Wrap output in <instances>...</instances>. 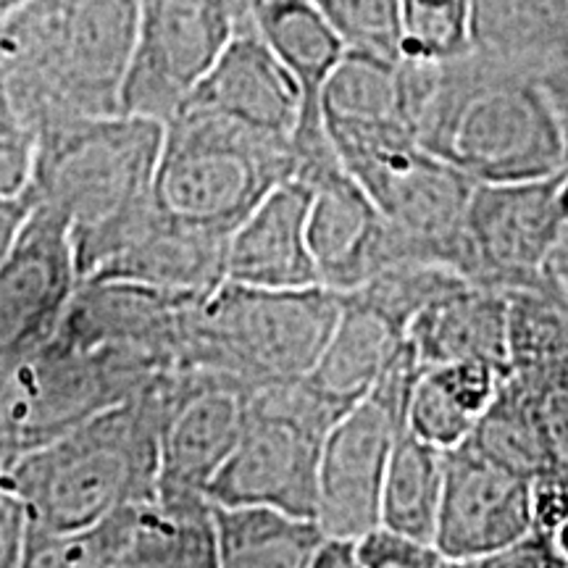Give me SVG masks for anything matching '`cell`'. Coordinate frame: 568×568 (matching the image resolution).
Returning <instances> with one entry per match:
<instances>
[{
  "mask_svg": "<svg viewBox=\"0 0 568 568\" xmlns=\"http://www.w3.org/2000/svg\"><path fill=\"white\" fill-rule=\"evenodd\" d=\"M364 568H443L445 556L435 542L376 527L366 537L355 539Z\"/></svg>",
  "mask_w": 568,
  "mask_h": 568,
  "instance_id": "33",
  "label": "cell"
},
{
  "mask_svg": "<svg viewBox=\"0 0 568 568\" xmlns=\"http://www.w3.org/2000/svg\"><path fill=\"white\" fill-rule=\"evenodd\" d=\"M163 124L134 113L80 119L38 140L30 201L69 222L80 284L155 216Z\"/></svg>",
  "mask_w": 568,
  "mask_h": 568,
  "instance_id": "2",
  "label": "cell"
},
{
  "mask_svg": "<svg viewBox=\"0 0 568 568\" xmlns=\"http://www.w3.org/2000/svg\"><path fill=\"white\" fill-rule=\"evenodd\" d=\"M21 3H27V0H0V19H3L6 13H11L13 9H19Z\"/></svg>",
  "mask_w": 568,
  "mask_h": 568,
  "instance_id": "41",
  "label": "cell"
},
{
  "mask_svg": "<svg viewBox=\"0 0 568 568\" xmlns=\"http://www.w3.org/2000/svg\"><path fill=\"white\" fill-rule=\"evenodd\" d=\"M568 518V485L556 479H537L531 487V521L537 531L558 535Z\"/></svg>",
  "mask_w": 568,
  "mask_h": 568,
  "instance_id": "36",
  "label": "cell"
},
{
  "mask_svg": "<svg viewBox=\"0 0 568 568\" xmlns=\"http://www.w3.org/2000/svg\"><path fill=\"white\" fill-rule=\"evenodd\" d=\"M172 379L90 416L13 460L9 474L24 497L34 531L84 529L153 500Z\"/></svg>",
  "mask_w": 568,
  "mask_h": 568,
  "instance_id": "3",
  "label": "cell"
},
{
  "mask_svg": "<svg viewBox=\"0 0 568 568\" xmlns=\"http://www.w3.org/2000/svg\"><path fill=\"white\" fill-rule=\"evenodd\" d=\"M80 290L69 222L45 203H32L0 264V372L40 351L59 329Z\"/></svg>",
  "mask_w": 568,
  "mask_h": 568,
  "instance_id": "12",
  "label": "cell"
},
{
  "mask_svg": "<svg viewBox=\"0 0 568 568\" xmlns=\"http://www.w3.org/2000/svg\"><path fill=\"white\" fill-rule=\"evenodd\" d=\"M32 535L24 497L13 485L9 466L0 460V568H21Z\"/></svg>",
  "mask_w": 568,
  "mask_h": 568,
  "instance_id": "34",
  "label": "cell"
},
{
  "mask_svg": "<svg viewBox=\"0 0 568 568\" xmlns=\"http://www.w3.org/2000/svg\"><path fill=\"white\" fill-rule=\"evenodd\" d=\"M545 284L550 293L568 305V224L560 232L556 247H552L548 264H545Z\"/></svg>",
  "mask_w": 568,
  "mask_h": 568,
  "instance_id": "38",
  "label": "cell"
},
{
  "mask_svg": "<svg viewBox=\"0 0 568 568\" xmlns=\"http://www.w3.org/2000/svg\"><path fill=\"white\" fill-rule=\"evenodd\" d=\"M503 376L500 368L477 361L422 366L410 389L406 426L426 443L453 450L471 437Z\"/></svg>",
  "mask_w": 568,
  "mask_h": 568,
  "instance_id": "23",
  "label": "cell"
},
{
  "mask_svg": "<svg viewBox=\"0 0 568 568\" xmlns=\"http://www.w3.org/2000/svg\"><path fill=\"white\" fill-rule=\"evenodd\" d=\"M418 140L477 184L545 180L568 166L566 126L548 92L487 74L474 53L437 63Z\"/></svg>",
  "mask_w": 568,
  "mask_h": 568,
  "instance_id": "4",
  "label": "cell"
},
{
  "mask_svg": "<svg viewBox=\"0 0 568 568\" xmlns=\"http://www.w3.org/2000/svg\"><path fill=\"white\" fill-rule=\"evenodd\" d=\"M556 542H558V548H560V552H564V558H566V564H568V518H566L564 527L558 529Z\"/></svg>",
  "mask_w": 568,
  "mask_h": 568,
  "instance_id": "40",
  "label": "cell"
},
{
  "mask_svg": "<svg viewBox=\"0 0 568 568\" xmlns=\"http://www.w3.org/2000/svg\"><path fill=\"white\" fill-rule=\"evenodd\" d=\"M445 453L410 429L403 432L382 487V527L435 542L445 487Z\"/></svg>",
  "mask_w": 568,
  "mask_h": 568,
  "instance_id": "26",
  "label": "cell"
},
{
  "mask_svg": "<svg viewBox=\"0 0 568 568\" xmlns=\"http://www.w3.org/2000/svg\"><path fill=\"white\" fill-rule=\"evenodd\" d=\"M187 103L287 140H295L305 109L301 84L268 45L255 11Z\"/></svg>",
  "mask_w": 568,
  "mask_h": 568,
  "instance_id": "16",
  "label": "cell"
},
{
  "mask_svg": "<svg viewBox=\"0 0 568 568\" xmlns=\"http://www.w3.org/2000/svg\"><path fill=\"white\" fill-rule=\"evenodd\" d=\"M447 564H450V568H568L556 537L537 529H531L527 537L516 539L508 548L489 552V556L447 560Z\"/></svg>",
  "mask_w": 568,
  "mask_h": 568,
  "instance_id": "35",
  "label": "cell"
},
{
  "mask_svg": "<svg viewBox=\"0 0 568 568\" xmlns=\"http://www.w3.org/2000/svg\"><path fill=\"white\" fill-rule=\"evenodd\" d=\"M527 403L542 453L545 477L568 485V355L508 372Z\"/></svg>",
  "mask_w": 568,
  "mask_h": 568,
  "instance_id": "28",
  "label": "cell"
},
{
  "mask_svg": "<svg viewBox=\"0 0 568 568\" xmlns=\"http://www.w3.org/2000/svg\"><path fill=\"white\" fill-rule=\"evenodd\" d=\"M566 169L545 180L474 187L464 216L468 282L545 290V264L568 224L560 203Z\"/></svg>",
  "mask_w": 568,
  "mask_h": 568,
  "instance_id": "11",
  "label": "cell"
},
{
  "mask_svg": "<svg viewBox=\"0 0 568 568\" xmlns=\"http://www.w3.org/2000/svg\"><path fill=\"white\" fill-rule=\"evenodd\" d=\"M324 124L347 174L372 197L410 258L466 276L464 216L477 182L424 148L414 126L403 122L324 119Z\"/></svg>",
  "mask_w": 568,
  "mask_h": 568,
  "instance_id": "7",
  "label": "cell"
},
{
  "mask_svg": "<svg viewBox=\"0 0 568 568\" xmlns=\"http://www.w3.org/2000/svg\"><path fill=\"white\" fill-rule=\"evenodd\" d=\"M471 0H403V59L447 63L471 53Z\"/></svg>",
  "mask_w": 568,
  "mask_h": 568,
  "instance_id": "31",
  "label": "cell"
},
{
  "mask_svg": "<svg viewBox=\"0 0 568 568\" xmlns=\"http://www.w3.org/2000/svg\"><path fill=\"white\" fill-rule=\"evenodd\" d=\"M255 21L284 67L301 84L305 109L295 134V148L318 145L329 138L322 95L329 77L343 63L347 45L329 19L311 0H272L255 6Z\"/></svg>",
  "mask_w": 568,
  "mask_h": 568,
  "instance_id": "20",
  "label": "cell"
},
{
  "mask_svg": "<svg viewBox=\"0 0 568 568\" xmlns=\"http://www.w3.org/2000/svg\"><path fill=\"white\" fill-rule=\"evenodd\" d=\"M226 240L169 222L155 209L151 222L88 282H132L201 301L226 280Z\"/></svg>",
  "mask_w": 568,
  "mask_h": 568,
  "instance_id": "18",
  "label": "cell"
},
{
  "mask_svg": "<svg viewBox=\"0 0 568 568\" xmlns=\"http://www.w3.org/2000/svg\"><path fill=\"white\" fill-rule=\"evenodd\" d=\"M418 366L477 361L508 372V293L466 282L439 295L408 324Z\"/></svg>",
  "mask_w": 568,
  "mask_h": 568,
  "instance_id": "19",
  "label": "cell"
},
{
  "mask_svg": "<svg viewBox=\"0 0 568 568\" xmlns=\"http://www.w3.org/2000/svg\"><path fill=\"white\" fill-rule=\"evenodd\" d=\"M422 366L403 345L374 393L332 426L318 466L316 521L332 539H361L382 527V487L406 426L410 389Z\"/></svg>",
  "mask_w": 568,
  "mask_h": 568,
  "instance_id": "9",
  "label": "cell"
},
{
  "mask_svg": "<svg viewBox=\"0 0 568 568\" xmlns=\"http://www.w3.org/2000/svg\"><path fill=\"white\" fill-rule=\"evenodd\" d=\"M403 345L406 332L393 318L361 297L343 295L335 332L305 382L347 414L374 393Z\"/></svg>",
  "mask_w": 568,
  "mask_h": 568,
  "instance_id": "21",
  "label": "cell"
},
{
  "mask_svg": "<svg viewBox=\"0 0 568 568\" xmlns=\"http://www.w3.org/2000/svg\"><path fill=\"white\" fill-rule=\"evenodd\" d=\"M295 140L184 103L163 124L155 209L169 222L230 234L264 197L295 176Z\"/></svg>",
  "mask_w": 568,
  "mask_h": 568,
  "instance_id": "6",
  "label": "cell"
},
{
  "mask_svg": "<svg viewBox=\"0 0 568 568\" xmlns=\"http://www.w3.org/2000/svg\"><path fill=\"white\" fill-rule=\"evenodd\" d=\"M339 311L343 295L322 284L268 290L224 280L190 308L182 372L216 376L245 393L301 382L322 358Z\"/></svg>",
  "mask_w": 568,
  "mask_h": 568,
  "instance_id": "5",
  "label": "cell"
},
{
  "mask_svg": "<svg viewBox=\"0 0 568 568\" xmlns=\"http://www.w3.org/2000/svg\"><path fill=\"white\" fill-rule=\"evenodd\" d=\"M253 11V0H140L122 111L166 124Z\"/></svg>",
  "mask_w": 568,
  "mask_h": 568,
  "instance_id": "10",
  "label": "cell"
},
{
  "mask_svg": "<svg viewBox=\"0 0 568 568\" xmlns=\"http://www.w3.org/2000/svg\"><path fill=\"white\" fill-rule=\"evenodd\" d=\"M466 443L493 464L508 468L518 477L531 481L545 477L542 453H539L527 403H524L516 382L508 374L503 376L493 403L481 414L479 424L474 426L471 437Z\"/></svg>",
  "mask_w": 568,
  "mask_h": 568,
  "instance_id": "27",
  "label": "cell"
},
{
  "mask_svg": "<svg viewBox=\"0 0 568 568\" xmlns=\"http://www.w3.org/2000/svg\"><path fill=\"white\" fill-rule=\"evenodd\" d=\"M311 568H364L358 558V548L353 539H332L326 537L322 550L316 552Z\"/></svg>",
  "mask_w": 568,
  "mask_h": 568,
  "instance_id": "39",
  "label": "cell"
},
{
  "mask_svg": "<svg viewBox=\"0 0 568 568\" xmlns=\"http://www.w3.org/2000/svg\"><path fill=\"white\" fill-rule=\"evenodd\" d=\"M311 187L287 180L274 187L226 240V282L268 290L316 287L308 245Z\"/></svg>",
  "mask_w": 568,
  "mask_h": 568,
  "instance_id": "17",
  "label": "cell"
},
{
  "mask_svg": "<svg viewBox=\"0 0 568 568\" xmlns=\"http://www.w3.org/2000/svg\"><path fill=\"white\" fill-rule=\"evenodd\" d=\"M471 53L487 61L568 51V0H471Z\"/></svg>",
  "mask_w": 568,
  "mask_h": 568,
  "instance_id": "25",
  "label": "cell"
},
{
  "mask_svg": "<svg viewBox=\"0 0 568 568\" xmlns=\"http://www.w3.org/2000/svg\"><path fill=\"white\" fill-rule=\"evenodd\" d=\"M247 395L201 372L174 376L161 422L159 493L209 497L211 481L243 432Z\"/></svg>",
  "mask_w": 568,
  "mask_h": 568,
  "instance_id": "15",
  "label": "cell"
},
{
  "mask_svg": "<svg viewBox=\"0 0 568 568\" xmlns=\"http://www.w3.org/2000/svg\"><path fill=\"white\" fill-rule=\"evenodd\" d=\"M113 568H219L213 503L205 495H163L134 506Z\"/></svg>",
  "mask_w": 568,
  "mask_h": 568,
  "instance_id": "22",
  "label": "cell"
},
{
  "mask_svg": "<svg viewBox=\"0 0 568 568\" xmlns=\"http://www.w3.org/2000/svg\"><path fill=\"white\" fill-rule=\"evenodd\" d=\"M295 180L311 187L308 245L322 287L351 295L395 261L410 258L337 151L301 161Z\"/></svg>",
  "mask_w": 568,
  "mask_h": 568,
  "instance_id": "13",
  "label": "cell"
},
{
  "mask_svg": "<svg viewBox=\"0 0 568 568\" xmlns=\"http://www.w3.org/2000/svg\"><path fill=\"white\" fill-rule=\"evenodd\" d=\"M343 416L305 379L253 389L243 432L211 481L209 500L266 506L316 521L322 447Z\"/></svg>",
  "mask_w": 568,
  "mask_h": 568,
  "instance_id": "8",
  "label": "cell"
},
{
  "mask_svg": "<svg viewBox=\"0 0 568 568\" xmlns=\"http://www.w3.org/2000/svg\"><path fill=\"white\" fill-rule=\"evenodd\" d=\"M140 0H27L0 19V95L42 138L122 113Z\"/></svg>",
  "mask_w": 568,
  "mask_h": 568,
  "instance_id": "1",
  "label": "cell"
},
{
  "mask_svg": "<svg viewBox=\"0 0 568 568\" xmlns=\"http://www.w3.org/2000/svg\"><path fill=\"white\" fill-rule=\"evenodd\" d=\"M132 508L74 531H34L21 568H113L132 524Z\"/></svg>",
  "mask_w": 568,
  "mask_h": 568,
  "instance_id": "30",
  "label": "cell"
},
{
  "mask_svg": "<svg viewBox=\"0 0 568 568\" xmlns=\"http://www.w3.org/2000/svg\"><path fill=\"white\" fill-rule=\"evenodd\" d=\"M219 568H311L326 542L318 521L266 506H213Z\"/></svg>",
  "mask_w": 568,
  "mask_h": 568,
  "instance_id": "24",
  "label": "cell"
},
{
  "mask_svg": "<svg viewBox=\"0 0 568 568\" xmlns=\"http://www.w3.org/2000/svg\"><path fill=\"white\" fill-rule=\"evenodd\" d=\"M30 195L27 197H17V201H0V264L9 255L13 240L24 224L27 213H30Z\"/></svg>",
  "mask_w": 568,
  "mask_h": 568,
  "instance_id": "37",
  "label": "cell"
},
{
  "mask_svg": "<svg viewBox=\"0 0 568 568\" xmlns=\"http://www.w3.org/2000/svg\"><path fill=\"white\" fill-rule=\"evenodd\" d=\"M508 293V372L568 355V305L545 290ZM506 372V374H508Z\"/></svg>",
  "mask_w": 568,
  "mask_h": 568,
  "instance_id": "29",
  "label": "cell"
},
{
  "mask_svg": "<svg viewBox=\"0 0 568 568\" xmlns=\"http://www.w3.org/2000/svg\"><path fill=\"white\" fill-rule=\"evenodd\" d=\"M261 3H272V0H253V6H261Z\"/></svg>",
  "mask_w": 568,
  "mask_h": 568,
  "instance_id": "44",
  "label": "cell"
},
{
  "mask_svg": "<svg viewBox=\"0 0 568 568\" xmlns=\"http://www.w3.org/2000/svg\"><path fill=\"white\" fill-rule=\"evenodd\" d=\"M531 487L535 481L493 464L468 443L447 450L437 550L447 560H468L527 537L535 529Z\"/></svg>",
  "mask_w": 568,
  "mask_h": 568,
  "instance_id": "14",
  "label": "cell"
},
{
  "mask_svg": "<svg viewBox=\"0 0 568 568\" xmlns=\"http://www.w3.org/2000/svg\"><path fill=\"white\" fill-rule=\"evenodd\" d=\"M347 51L403 59V0H311Z\"/></svg>",
  "mask_w": 568,
  "mask_h": 568,
  "instance_id": "32",
  "label": "cell"
},
{
  "mask_svg": "<svg viewBox=\"0 0 568 568\" xmlns=\"http://www.w3.org/2000/svg\"><path fill=\"white\" fill-rule=\"evenodd\" d=\"M560 119H564V126H566V140H568V113H560Z\"/></svg>",
  "mask_w": 568,
  "mask_h": 568,
  "instance_id": "43",
  "label": "cell"
},
{
  "mask_svg": "<svg viewBox=\"0 0 568 568\" xmlns=\"http://www.w3.org/2000/svg\"><path fill=\"white\" fill-rule=\"evenodd\" d=\"M560 203H564V213L568 219V169H566V176H564V187H560Z\"/></svg>",
  "mask_w": 568,
  "mask_h": 568,
  "instance_id": "42",
  "label": "cell"
}]
</instances>
